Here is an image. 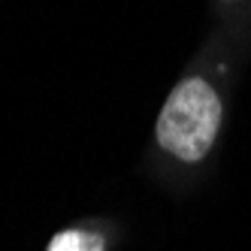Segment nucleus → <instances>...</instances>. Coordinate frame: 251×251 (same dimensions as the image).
<instances>
[{
	"label": "nucleus",
	"mask_w": 251,
	"mask_h": 251,
	"mask_svg": "<svg viewBox=\"0 0 251 251\" xmlns=\"http://www.w3.org/2000/svg\"><path fill=\"white\" fill-rule=\"evenodd\" d=\"M49 251H103V236L82 230H64L49 242Z\"/></svg>",
	"instance_id": "nucleus-2"
},
{
	"label": "nucleus",
	"mask_w": 251,
	"mask_h": 251,
	"mask_svg": "<svg viewBox=\"0 0 251 251\" xmlns=\"http://www.w3.org/2000/svg\"><path fill=\"white\" fill-rule=\"evenodd\" d=\"M221 124V100L203 79L173 88L157 118V142L178 160H200L212 149Z\"/></svg>",
	"instance_id": "nucleus-1"
}]
</instances>
